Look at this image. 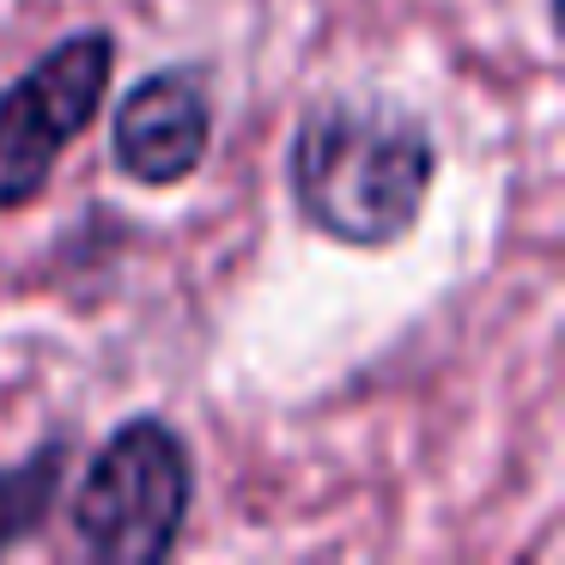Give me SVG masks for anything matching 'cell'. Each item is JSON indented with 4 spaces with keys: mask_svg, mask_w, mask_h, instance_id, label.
<instances>
[{
    "mask_svg": "<svg viewBox=\"0 0 565 565\" xmlns=\"http://www.w3.org/2000/svg\"><path fill=\"white\" fill-rule=\"evenodd\" d=\"M116 79V38L79 25L0 86V213H25L55 183L67 147L98 122Z\"/></svg>",
    "mask_w": 565,
    "mask_h": 565,
    "instance_id": "cell-3",
    "label": "cell"
},
{
    "mask_svg": "<svg viewBox=\"0 0 565 565\" xmlns=\"http://www.w3.org/2000/svg\"><path fill=\"white\" fill-rule=\"evenodd\" d=\"M195 511V450L164 414H135L86 456L67 529L98 565H159Z\"/></svg>",
    "mask_w": 565,
    "mask_h": 565,
    "instance_id": "cell-2",
    "label": "cell"
},
{
    "mask_svg": "<svg viewBox=\"0 0 565 565\" xmlns=\"http://www.w3.org/2000/svg\"><path fill=\"white\" fill-rule=\"evenodd\" d=\"M67 468H74V438L67 431H50L38 450L0 468V559L50 523V511L67 492Z\"/></svg>",
    "mask_w": 565,
    "mask_h": 565,
    "instance_id": "cell-5",
    "label": "cell"
},
{
    "mask_svg": "<svg viewBox=\"0 0 565 565\" xmlns=\"http://www.w3.org/2000/svg\"><path fill=\"white\" fill-rule=\"evenodd\" d=\"M438 135L383 92H329L305 104L286 147V195L317 237L341 249H395L426 220Z\"/></svg>",
    "mask_w": 565,
    "mask_h": 565,
    "instance_id": "cell-1",
    "label": "cell"
},
{
    "mask_svg": "<svg viewBox=\"0 0 565 565\" xmlns=\"http://www.w3.org/2000/svg\"><path fill=\"white\" fill-rule=\"evenodd\" d=\"M213 152V86L201 67H152L110 116V164L140 189H183Z\"/></svg>",
    "mask_w": 565,
    "mask_h": 565,
    "instance_id": "cell-4",
    "label": "cell"
}]
</instances>
